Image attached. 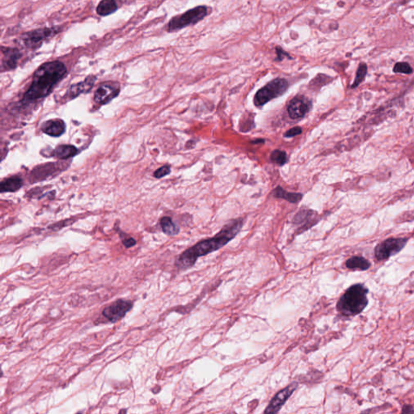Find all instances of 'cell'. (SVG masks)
<instances>
[{
    "instance_id": "3",
    "label": "cell",
    "mask_w": 414,
    "mask_h": 414,
    "mask_svg": "<svg viewBox=\"0 0 414 414\" xmlns=\"http://www.w3.org/2000/svg\"><path fill=\"white\" fill-rule=\"evenodd\" d=\"M369 290L363 284H354L346 290L338 300V311L345 317L359 315L368 304Z\"/></svg>"
},
{
    "instance_id": "19",
    "label": "cell",
    "mask_w": 414,
    "mask_h": 414,
    "mask_svg": "<svg viewBox=\"0 0 414 414\" xmlns=\"http://www.w3.org/2000/svg\"><path fill=\"white\" fill-rule=\"evenodd\" d=\"M117 9L115 0H102L96 8V12L101 16H107L113 14Z\"/></svg>"
},
{
    "instance_id": "10",
    "label": "cell",
    "mask_w": 414,
    "mask_h": 414,
    "mask_svg": "<svg viewBox=\"0 0 414 414\" xmlns=\"http://www.w3.org/2000/svg\"><path fill=\"white\" fill-rule=\"evenodd\" d=\"M311 108V102L304 95H297L287 104V112L292 119L304 117Z\"/></svg>"
},
{
    "instance_id": "11",
    "label": "cell",
    "mask_w": 414,
    "mask_h": 414,
    "mask_svg": "<svg viewBox=\"0 0 414 414\" xmlns=\"http://www.w3.org/2000/svg\"><path fill=\"white\" fill-rule=\"evenodd\" d=\"M298 387V383L294 382L286 388L279 391L272 399L267 408L265 410V413H276L280 410L286 401L290 398V396L294 392V390Z\"/></svg>"
},
{
    "instance_id": "31",
    "label": "cell",
    "mask_w": 414,
    "mask_h": 414,
    "mask_svg": "<svg viewBox=\"0 0 414 414\" xmlns=\"http://www.w3.org/2000/svg\"><path fill=\"white\" fill-rule=\"evenodd\" d=\"M263 140H255V141H252V143H264Z\"/></svg>"
},
{
    "instance_id": "20",
    "label": "cell",
    "mask_w": 414,
    "mask_h": 414,
    "mask_svg": "<svg viewBox=\"0 0 414 414\" xmlns=\"http://www.w3.org/2000/svg\"><path fill=\"white\" fill-rule=\"evenodd\" d=\"M161 226L162 227L163 231L166 235L170 236L178 235L180 231L179 227L176 224H174L172 219L168 216L163 217L161 220Z\"/></svg>"
},
{
    "instance_id": "22",
    "label": "cell",
    "mask_w": 414,
    "mask_h": 414,
    "mask_svg": "<svg viewBox=\"0 0 414 414\" xmlns=\"http://www.w3.org/2000/svg\"><path fill=\"white\" fill-rule=\"evenodd\" d=\"M317 214L316 212L311 210H300L298 214H296L294 218V223L296 224H303L304 222H309L311 219L314 217Z\"/></svg>"
},
{
    "instance_id": "6",
    "label": "cell",
    "mask_w": 414,
    "mask_h": 414,
    "mask_svg": "<svg viewBox=\"0 0 414 414\" xmlns=\"http://www.w3.org/2000/svg\"><path fill=\"white\" fill-rule=\"evenodd\" d=\"M58 28H42L25 33L21 36L24 46L29 50H37L42 43L58 33Z\"/></svg>"
},
{
    "instance_id": "30",
    "label": "cell",
    "mask_w": 414,
    "mask_h": 414,
    "mask_svg": "<svg viewBox=\"0 0 414 414\" xmlns=\"http://www.w3.org/2000/svg\"><path fill=\"white\" fill-rule=\"evenodd\" d=\"M403 413H411L414 412V407L412 405H404L402 408Z\"/></svg>"
},
{
    "instance_id": "5",
    "label": "cell",
    "mask_w": 414,
    "mask_h": 414,
    "mask_svg": "<svg viewBox=\"0 0 414 414\" xmlns=\"http://www.w3.org/2000/svg\"><path fill=\"white\" fill-rule=\"evenodd\" d=\"M209 14V8L206 6H199L193 9L189 10L182 15H176L169 21L168 25V30L169 32H175L189 25L196 24L203 21Z\"/></svg>"
},
{
    "instance_id": "16",
    "label": "cell",
    "mask_w": 414,
    "mask_h": 414,
    "mask_svg": "<svg viewBox=\"0 0 414 414\" xmlns=\"http://www.w3.org/2000/svg\"><path fill=\"white\" fill-rule=\"evenodd\" d=\"M78 153L76 147L72 145H60L56 147L52 153V156L60 160H67L75 156Z\"/></svg>"
},
{
    "instance_id": "14",
    "label": "cell",
    "mask_w": 414,
    "mask_h": 414,
    "mask_svg": "<svg viewBox=\"0 0 414 414\" xmlns=\"http://www.w3.org/2000/svg\"><path fill=\"white\" fill-rule=\"evenodd\" d=\"M42 130L52 137H60L65 132V123L62 119H51L42 124Z\"/></svg>"
},
{
    "instance_id": "28",
    "label": "cell",
    "mask_w": 414,
    "mask_h": 414,
    "mask_svg": "<svg viewBox=\"0 0 414 414\" xmlns=\"http://www.w3.org/2000/svg\"><path fill=\"white\" fill-rule=\"evenodd\" d=\"M123 243L126 248H131V247L136 245L135 240L134 238H131V237L124 239V240H123Z\"/></svg>"
},
{
    "instance_id": "1",
    "label": "cell",
    "mask_w": 414,
    "mask_h": 414,
    "mask_svg": "<svg viewBox=\"0 0 414 414\" xmlns=\"http://www.w3.org/2000/svg\"><path fill=\"white\" fill-rule=\"evenodd\" d=\"M242 227V219L231 220L215 236L200 241L182 252L176 259V267L181 270L192 267L197 262L198 258L206 256L225 246L227 243L236 236Z\"/></svg>"
},
{
    "instance_id": "15",
    "label": "cell",
    "mask_w": 414,
    "mask_h": 414,
    "mask_svg": "<svg viewBox=\"0 0 414 414\" xmlns=\"http://www.w3.org/2000/svg\"><path fill=\"white\" fill-rule=\"evenodd\" d=\"M23 185V181L19 176H12L3 181L0 184V191L2 193H12L19 190Z\"/></svg>"
},
{
    "instance_id": "25",
    "label": "cell",
    "mask_w": 414,
    "mask_h": 414,
    "mask_svg": "<svg viewBox=\"0 0 414 414\" xmlns=\"http://www.w3.org/2000/svg\"><path fill=\"white\" fill-rule=\"evenodd\" d=\"M395 73H402V74H411L412 72V67L407 63H397L393 67Z\"/></svg>"
},
{
    "instance_id": "8",
    "label": "cell",
    "mask_w": 414,
    "mask_h": 414,
    "mask_svg": "<svg viewBox=\"0 0 414 414\" xmlns=\"http://www.w3.org/2000/svg\"><path fill=\"white\" fill-rule=\"evenodd\" d=\"M133 302L130 300H119L105 307L102 315L109 322L115 323L123 319V317L132 309Z\"/></svg>"
},
{
    "instance_id": "24",
    "label": "cell",
    "mask_w": 414,
    "mask_h": 414,
    "mask_svg": "<svg viewBox=\"0 0 414 414\" xmlns=\"http://www.w3.org/2000/svg\"><path fill=\"white\" fill-rule=\"evenodd\" d=\"M367 67L365 63H361L358 68L357 75L355 77L354 82L352 85V88H357L361 83L364 81L365 77L367 75Z\"/></svg>"
},
{
    "instance_id": "27",
    "label": "cell",
    "mask_w": 414,
    "mask_h": 414,
    "mask_svg": "<svg viewBox=\"0 0 414 414\" xmlns=\"http://www.w3.org/2000/svg\"><path fill=\"white\" fill-rule=\"evenodd\" d=\"M302 132H303V130H302L301 127H299V126H297V127H294V128H291L290 130H289L288 131H286V134H284V137H294V136L300 135V134H301Z\"/></svg>"
},
{
    "instance_id": "13",
    "label": "cell",
    "mask_w": 414,
    "mask_h": 414,
    "mask_svg": "<svg viewBox=\"0 0 414 414\" xmlns=\"http://www.w3.org/2000/svg\"><path fill=\"white\" fill-rule=\"evenodd\" d=\"M95 81H96V77L94 75H89L83 82L73 84L72 86L70 87L67 91V96H68L69 99H74L81 93H88L92 90Z\"/></svg>"
},
{
    "instance_id": "17",
    "label": "cell",
    "mask_w": 414,
    "mask_h": 414,
    "mask_svg": "<svg viewBox=\"0 0 414 414\" xmlns=\"http://www.w3.org/2000/svg\"><path fill=\"white\" fill-rule=\"evenodd\" d=\"M273 194L275 198L277 199H283L285 200L288 201L289 203H298L299 202L303 199V194L300 193H288L286 192L283 188L279 187L276 188L273 191Z\"/></svg>"
},
{
    "instance_id": "7",
    "label": "cell",
    "mask_w": 414,
    "mask_h": 414,
    "mask_svg": "<svg viewBox=\"0 0 414 414\" xmlns=\"http://www.w3.org/2000/svg\"><path fill=\"white\" fill-rule=\"evenodd\" d=\"M408 242L407 238H389L379 244L374 248V256L378 261H385L399 253Z\"/></svg>"
},
{
    "instance_id": "23",
    "label": "cell",
    "mask_w": 414,
    "mask_h": 414,
    "mask_svg": "<svg viewBox=\"0 0 414 414\" xmlns=\"http://www.w3.org/2000/svg\"><path fill=\"white\" fill-rule=\"evenodd\" d=\"M270 160L279 166H283L287 162V156L286 153L284 151L281 150H275L270 155Z\"/></svg>"
},
{
    "instance_id": "26",
    "label": "cell",
    "mask_w": 414,
    "mask_h": 414,
    "mask_svg": "<svg viewBox=\"0 0 414 414\" xmlns=\"http://www.w3.org/2000/svg\"><path fill=\"white\" fill-rule=\"evenodd\" d=\"M171 172V168L168 165H164V166L161 167V168H159L155 171V173H154V176L157 179H160V178H164V176H167L168 174L170 173Z\"/></svg>"
},
{
    "instance_id": "2",
    "label": "cell",
    "mask_w": 414,
    "mask_h": 414,
    "mask_svg": "<svg viewBox=\"0 0 414 414\" xmlns=\"http://www.w3.org/2000/svg\"><path fill=\"white\" fill-rule=\"evenodd\" d=\"M67 73L65 64L57 60L42 64L35 71L32 84L24 95L23 102H34L46 97Z\"/></svg>"
},
{
    "instance_id": "29",
    "label": "cell",
    "mask_w": 414,
    "mask_h": 414,
    "mask_svg": "<svg viewBox=\"0 0 414 414\" xmlns=\"http://www.w3.org/2000/svg\"><path fill=\"white\" fill-rule=\"evenodd\" d=\"M277 54H278V60H283V57H284V56H286V57H290V56H289V54H287V53H286V52H285L284 50H283V49H280V48H278Z\"/></svg>"
},
{
    "instance_id": "21",
    "label": "cell",
    "mask_w": 414,
    "mask_h": 414,
    "mask_svg": "<svg viewBox=\"0 0 414 414\" xmlns=\"http://www.w3.org/2000/svg\"><path fill=\"white\" fill-rule=\"evenodd\" d=\"M57 169L56 168L55 164H45L44 166H40L36 168V169L33 171L32 173L34 174L35 178H42L43 174H45V178L50 176L53 172H57Z\"/></svg>"
},
{
    "instance_id": "18",
    "label": "cell",
    "mask_w": 414,
    "mask_h": 414,
    "mask_svg": "<svg viewBox=\"0 0 414 414\" xmlns=\"http://www.w3.org/2000/svg\"><path fill=\"white\" fill-rule=\"evenodd\" d=\"M346 267L350 269L367 270L370 267V263L363 257L354 256L349 258L346 262Z\"/></svg>"
},
{
    "instance_id": "12",
    "label": "cell",
    "mask_w": 414,
    "mask_h": 414,
    "mask_svg": "<svg viewBox=\"0 0 414 414\" xmlns=\"http://www.w3.org/2000/svg\"><path fill=\"white\" fill-rule=\"evenodd\" d=\"M2 52V71H11L17 67L18 62L22 57L21 51L16 48L1 47Z\"/></svg>"
},
{
    "instance_id": "9",
    "label": "cell",
    "mask_w": 414,
    "mask_h": 414,
    "mask_svg": "<svg viewBox=\"0 0 414 414\" xmlns=\"http://www.w3.org/2000/svg\"><path fill=\"white\" fill-rule=\"evenodd\" d=\"M120 84L109 81L101 84L94 94V101L98 105H106L119 95Z\"/></svg>"
},
{
    "instance_id": "4",
    "label": "cell",
    "mask_w": 414,
    "mask_h": 414,
    "mask_svg": "<svg viewBox=\"0 0 414 414\" xmlns=\"http://www.w3.org/2000/svg\"><path fill=\"white\" fill-rule=\"evenodd\" d=\"M289 88L288 81L285 78H278L268 83L265 86L258 90L254 96V105L261 108L272 100L279 97L287 91Z\"/></svg>"
}]
</instances>
